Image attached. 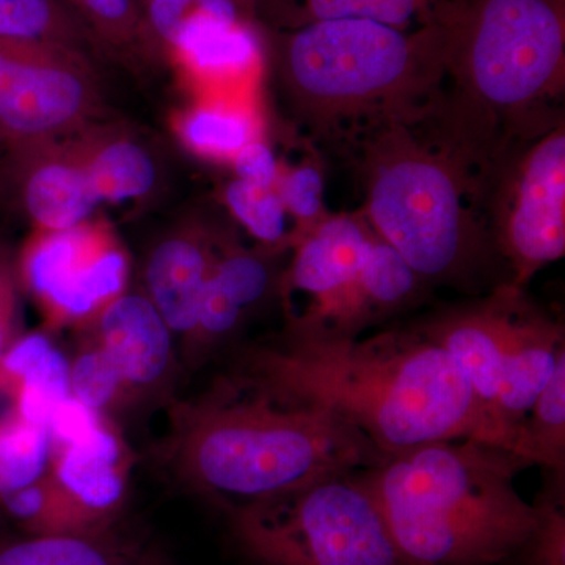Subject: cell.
<instances>
[{
    "label": "cell",
    "instance_id": "obj_1",
    "mask_svg": "<svg viewBox=\"0 0 565 565\" xmlns=\"http://www.w3.org/2000/svg\"><path fill=\"white\" fill-rule=\"evenodd\" d=\"M167 412L163 468L225 512L388 459L329 408L236 366Z\"/></svg>",
    "mask_w": 565,
    "mask_h": 565
},
{
    "label": "cell",
    "instance_id": "obj_2",
    "mask_svg": "<svg viewBox=\"0 0 565 565\" xmlns=\"http://www.w3.org/2000/svg\"><path fill=\"white\" fill-rule=\"evenodd\" d=\"M233 366L323 405L386 457L459 438L500 446L451 356L414 323L351 340L282 332L237 349Z\"/></svg>",
    "mask_w": 565,
    "mask_h": 565
},
{
    "label": "cell",
    "instance_id": "obj_3",
    "mask_svg": "<svg viewBox=\"0 0 565 565\" xmlns=\"http://www.w3.org/2000/svg\"><path fill=\"white\" fill-rule=\"evenodd\" d=\"M445 29L455 88L438 134L484 174L559 126L545 111L564 87V0H471Z\"/></svg>",
    "mask_w": 565,
    "mask_h": 565
},
{
    "label": "cell",
    "instance_id": "obj_4",
    "mask_svg": "<svg viewBox=\"0 0 565 565\" xmlns=\"http://www.w3.org/2000/svg\"><path fill=\"white\" fill-rule=\"evenodd\" d=\"M415 121L364 129L366 217L427 286L482 296L511 282L484 212L481 173L446 143L422 141Z\"/></svg>",
    "mask_w": 565,
    "mask_h": 565
},
{
    "label": "cell",
    "instance_id": "obj_5",
    "mask_svg": "<svg viewBox=\"0 0 565 565\" xmlns=\"http://www.w3.org/2000/svg\"><path fill=\"white\" fill-rule=\"evenodd\" d=\"M533 467L475 438L435 441L355 471L411 565H494L516 556L537 509L516 492Z\"/></svg>",
    "mask_w": 565,
    "mask_h": 565
},
{
    "label": "cell",
    "instance_id": "obj_6",
    "mask_svg": "<svg viewBox=\"0 0 565 565\" xmlns=\"http://www.w3.org/2000/svg\"><path fill=\"white\" fill-rule=\"evenodd\" d=\"M282 99L318 134L345 125L419 121L446 74V29H404L360 18L308 22L274 47Z\"/></svg>",
    "mask_w": 565,
    "mask_h": 565
},
{
    "label": "cell",
    "instance_id": "obj_7",
    "mask_svg": "<svg viewBox=\"0 0 565 565\" xmlns=\"http://www.w3.org/2000/svg\"><path fill=\"white\" fill-rule=\"evenodd\" d=\"M414 326L451 356L498 444L512 451L527 411L565 356L563 322L505 282Z\"/></svg>",
    "mask_w": 565,
    "mask_h": 565
},
{
    "label": "cell",
    "instance_id": "obj_8",
    "mask_svg": "<svg viewBox=\"0 0 565 565\" xmlns=\"http://www.w3.org/2000/svg\"><path fill=\"white\" fill-rule=\"evenodd\" d=\"M226 515L234 541L255 565H411L355 471L316 479Z\"/></svg>",
    "mask_w": 565,
    "mask_h": 565
},
{
    "label": "cell",
    "instance_id": "obj_9",
    "mask_svg": "<svg viewBox=\"0 0 565 565\" xmlns=\"http://www.w3.org/2000/svg\"><path fill=\"white\" fill-rule=\"evenodd\" d=\"M375 233L356 218H323L294 243L278 296L282 332L351 340L390 319L367 285L366 264Z\"/></svg>",
    "mask_w": 565,
    "mask_h": 565
},
{
    "label": "cell",
    "instance_id": "obj_10",
    "mask_svg": "<svg viewBox=\"0 0 565 565\" xmlns=\"http://www.w3.org/2000/svg\"><path fill=\"white\" fill-rule=\"evenodd\" d=\"M484 204L511 285L525 288L565 253L564 126L516 145L484 177Z\"/></svg>",
    "mask_w": 565,
    "mask_h": 565
},
{
    "label": "cell",
    "instance_id": "obj_11",
    "mask_svg": "<svg viewBox=\"0 0 565 565\" xmlns=\"http://www.w3.org/2000/svg\"><path fill=\"white\" fill-rule=\"evenodd\" d=\"M17 270L47 332H77L132 285L131 255L102 215L74 228L32 230L17 250Z\"/></svg>",
    "mask_w": 565,
    "mask_h": 565
},
{
    "label": "cell",
    "instance_id": "obj_12",
    "mask_svg": "<svg viewBox=\"0 0 565 565\" xmlns=\"http://www.w3.org/2000/svg\"><path fill=\"white\" fill-rule=\"evenodd\" d=\"M109 117L98 63L0 41V151L63 139Z\"/></svg>",
    "mask_w": 565,
    "mask_h": 565
},
{
    "label": "cell",
    "instance_id": "obj_13",
    "mask_svg": "<svg viewBox=\"0 0 565 565\" xmlns=\"http://www.w3.org/2000/svg\"><path fill=\"white\" fill-rule=\"evenodd\" d=\"M77 332L120 382L126 412L173 399L181 364L177 338L137 286H129Z\"/></svg>",
    "mask_w": 565,
    "mask_h": 565
},
{
    "label": "cell",
    "instance_id": "obj_14",
    "mask_svg": "<svg viewBox=\"0 0 565 565\" xmlns=\"http://www.w3.org/2000/svg\"><path fill=\"white\" fill-rule=\"evenodd\" d=\"M76 407L66 401L51 418V476L93 525L115 530L128 497L131 456L111 419L82 407L77 426Z\"/></svg>",
    "mask_w": 565,
    "mask_h": 565
},
{
    "label": "cell",
    "instance_id": "obj_15",
    "mask_svg": "<svg viewBox=\"0 0 565 565\" xmlns=\"http://www.w3.org/2000/svg\"><path fill=\"white\" fill-rule=\"evenodd\" d=\"M278 253L266 247L247 250L222 237L192 332L178 349L182 367L189 373L232 348L253 316L278 294Z\"/></svg>",
    "mask_w": 565,
    "mask_h": 565
},
{
    "label": "cell",
    "instance_id": "obj_16",
    "mask_svg": "<svg viewBox=\"0 0 565 565\" xmlns=\"http://www.w3.org/2000/svg\"><path fill=\"white\" fill-rule=\"evenodd\" d=\"M0 204L44 232L74 228L102 207L66 137L3 152Z\"/></svg>",
    "mask_w": 565,
    "mask_h": 565
},
{
    "label": "cell",
    "instance_id": "obj_17",
    "mask_svg": "<svg viewBox=\"0 0 565 565\" xmlns=\"http://www.w3.org/2000/svg\"><path fill=\"white\" fill-rule=\"evenodd\" d=\"M222 237L188 215L163 230L145 253L136 286L172 330L178 349L192 332Z\"/></svg>",
    "mask_w": 565,
    "mask_h": 565
},
{
    "label": "cell",
    "instance_id": "obj_18",
    "mask_svg": "<svg viewBox=\"0 0 565 565\" xmlns=\"http://www.w3.org/2000/svg\"><path fill=\"white\" fill-rule=\"evenodd\" d=\"M104 204H147L161 191L163 163L154 141L117 118L93 122L66 137Z\"/></svg>",
    "mask_w": 565,
    "mask_h": 565
},
{
    "label": "cell",
    "instance_id": "obj_19",
    "mask_svg": "<svg viewBox=\"0 0 565 565\" xmlns=\"http://www.w3.org/2000/svg\"><path fill=\"white\" fill-rule=\"evenodd\" d=\"M0 41L58 47L98 65L106 57L66 0H0Z\"/></svg>",
    "mask_w": 565,
    "mask_h": 565
},
{
    "label": "cell",
    "instance_id": "obj_20",
    "mask_svg": "<svg viewBox=\"0 0 565 565\" xmlns=\"http://www.w3.org/2000/svg\"><path fill=\"white\" fill-rule=\"evenodd\" d=\"M262 50L250 22H211L184 33L170 58L195 76L222 79L247 73L262 57Z\"/></svg>",
    "mask_w": 565,
    "mask_h": 565
},
{
    "label": "cell",
    "instance_id": "obj_21",
    "mask_svg": "<svg viewBox=\"0 0 565 565\" xmlns=\"http://www.w3.org/2000/svg\"><path fill=\"white\" fill-rule=\"evenodd\" d=\"M141 546L115 530L98 535H7L0 565H131Z\"/></svg>",
    "mask_w": 565,
    "mask_h": 565
},
{
    "label": "cell",
    "instance_id": "obj_22",
    "mask_svg": "<svg viewBox=\"0 0 565 565\" xmlns=\"http://www.w3.org/2000/svg\"><path fill=\"white\" fill-rule=\"evenodd\" d=\"M141 36L148 62L170 58L181 36L211 22H241L245 0H140Z\"/></svg>",
    "mask_w": 565,
    "mask_h": 565
},
{
    "label": "cell",
    "instance_id": "obj_23",
    "mask_svg": "<svg viewBox=\"0 0 565 565\" xmlns=\"http://www.w3.org/2000/svg\"><path fill=\"white\" fill-rule=\"evenodd\" d=\"M51 460L50 424L7 408L0 415V503L39 484L50 475Z\"/></svg>",
    "mask_w": 565,
    "mask_h": 565
},
{
    "label": "cell",
    "instance_id": "obj_24",
    "mask_svg": "<svg viewBox=\"0 0 565 565\" xmlns=\"http://www.w3.org/2000/svg\"><path fill=\"white\" fill-rule=\"evenodd\" d=\"M512 452L544 470L565 471V356L527 411Z\"/></svg>",
    "mask_w": 565,
    "mask_h": 565
},
{
    "label": "cell",
    "instance_id": "obj_25",
    "mask_svg": "<svg viewBox=\"0 0 565 565\" xmlns=\"http://www.w3.org/2000/svg\"><path fill=\"white\" fill-rule=\"evenodd\" d=\"M174 131L182 147L200 158L232 161L245 145L256 140L255 118L234 107L203 104L181 111Z\"/></svg>",
    "mask_w": 565,
    "mask_h": 565
},
{
    "label": "cell",
    "instance_id": "obj_26",
    "mask_svg": "<svg viewBox=\"0 0 565 565\" xmlns=\"http://www.w3.org/2000/svg\"><path fill=\"white\" fill-rule=\"evenodd\" d=\"M262 2L264 13L281 25L360 18L404 29L433 0H253Z\"/></svg>",
    "mask_w": 565,
    "mask_h": 565
},
{
    "label": "cell",
    "instance_id": "obj_27",
    "mask_svg": "<svg viewBox=\"0 0 565 565\" xmlns=\"http://www.w3.org/2000/svg\"><path fill=\"white\" fill-rule=\"evenodd\" d=\"M66 3L98 41L104 54L128 63L148 62L139 0H66Z\"/></svg>",
    "mask_w": 565,
    "mask_h": 565
},
{
    "label": "cell",
    "instance_id": "obj_28",
    "mask_svg": "<svg viewBox=\"0 0 565 565\" xmlns=\"http://www.w3.org/2000/svg\"><path fill=\"white\" fill-rule=\"evenodd\" d=\"M223 202L262 247L273 250L285 247L288 241V212L277 189L255 188L233 178L225 185Z\"/></svg>",
    "mask_w": 565,
    "mask_h": 565
},
{
    "label": "cell",
    "instance_id": "obj_29",
    "mask_svg": "<svg viewBox=\"0 0 565 565\" xmlns=\"http://www.w3.org/2000/svg\"><path fill=\"white\" fill-rule=\"evenodd\" d=\"M548 471V482L535 500L537 519L516 556L523 565H565L564 471Z\"/></svg>",
    "mask_w": 565,
    "mask_h": 565
},
{
    "label": "cell",
    "instance_id": "obj_30",
    "mask_svg": "<svg viewBox=\"0 0 565 565\" xmlns=\"http://www.w3.org/2000/svg\"><path fill=\"white\" fill-rule=\"evenodd\" d=\"M275 189L286 212L305 225L300 236L321 222L318 218L322 210L323 180L316 167L305 163L291 172L280 174Z\"/></svg>",
    "mask_w": 565,
    "mask_h": 565
},
{
    "label": "cell",
    "instance_id": "obj_31",
    "mask_svg": "<svg viewBox=\"0 0 565 565\" xmlns=\"http://www.w3.org/2000/svg\"><path fill=\"white\" fill-rule=\"evenodd\" d=\"M22 297L24 294L18 278L17 250L0 239V363L24 334Z\"/></svg>",
    "mask_w": 565,
    "mask_h": 565
},
{
    "label": "cell",
    "instance_id": "obj_32",
    "mask_svg": "<svg viewBox=\"0 0 565 565\" xmlns=\"http://www.w3.org/2000/svg\"><path fill=\"white\" fill-rule=\"evenodd\" d=\"M234 178L262 189H275L280 169L269 145L253 140L232 159Z\"/></svg>",
    "mask_w": 565,
    "mask_h": 565
},
{
    "label": "cell",
    "instance_id": "obj_33",
    "mask_svg": "<svg viewBox=\"0 0 565 565\" xmlns=\"http://www.w3.org/2000/svg\"><path fill=\"white\" fill-rule=\"evenodd\" d=\"M131 565H167V561L161 552L150 546V548H141Z\"/></svg>",
    "mask_w": 565,
    "mask_h": 565
},
{
    "label": "cell",
    "instance_id": "obj_34",
    "mask_svg": "<svg viewBox=\"0 0 565 565\" xmlns=\"http://www.w3.org/2000/svg\"><path fill=\"white\" fill-rule=\"evenodd\" d=\"M9 534V531H7V522L6 520H3V516L0 515V541H2V539H6L7 535Z\"/></svg>",
    "mask_w": 565,
    "mask_h": 565
},
{
    "label": "cell",
    "instance_id": "obj_35",
    "mask_svg": "<svg viewBox=\"0 0 565 565\" xmlns=\"http://www.w3.org/2000/svg\"><path fill=\"white\" fill-rule=\"evenodd\" d=\"M2 154H3V152L0 151V161H2Z\"/></svg>",
    "mask_w": 565,
    "mask_h": 565
},
{
    "label": "cell",
    "instance_id": "obj_36",
    "mask_svg": "<svg viewBox=\"0 0 565 565\" xmlns=\"http://www.w3.org/2000/svg\"><path fill=\"white\" fill-rule=\"evenodd\" d=\"M139 3H140V0H139Z\"/></svg>",
    "mask_w": 565,
    "mask_h": 565
}]
</instances>
